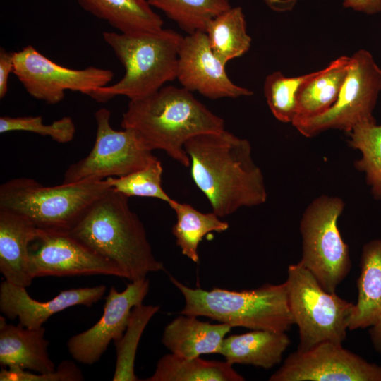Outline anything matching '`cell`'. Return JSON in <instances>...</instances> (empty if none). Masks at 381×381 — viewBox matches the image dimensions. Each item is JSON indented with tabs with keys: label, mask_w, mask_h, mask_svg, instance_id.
Instances as JSON below:
<instances>
[{
	"label": "cell",
	"mask_w": 381,
	"mask_h": 381,
	"mask_svg": "<svg viewBox=\"0 0 381 381\" xmlns=\"http://www.w3.org/2000/svg\"><path fill=\"white\" fill-rule=\"evenodd\" d=\"M159 309V306L143 303L133 308L124 333L119 340L114 342L116 360L112 380H139L134 370L137 348L146 325Z\"/></svg>",
	"instance_id": "cell-29"
},
{
	"label": "cell",
	"mask_w": 381,
	"mask_h": 381,
	"mask_svg": "<svg viewBox=\"0 0 381 381\" xmlns=\"http://www.w3.org/2000/svg\"><path fill=\"white\" fill-rule=\"evenodd\" d=\"M380 92L381 68L368 50L360 49L350 57L347 75L333 105L321 114L295 119L291 123L307 138L329 129L349 133L358 123L374 118Z\"/></svg>",
	"instance_id": "cell-9"
},
{
	"label": "cell",
	"mask_w": 381,
	"mask_h": 381,
	"mask_svg": "<svg viewBox=\"0 0 381 381\" xmlns=\"http://www.w3.org/2000/svg\"><path fill=\"white\" fill-rule=\"evenodd\" d=\"M349 64L350 57L343 56L314 71L299 91L294 120L315 116L329 109L339 96Z\"/></svg>",
	"instance_id": "cell-23"
},
{
	"label": "cell",
	"mask_w": 381,
	"mask_h": 381,
	"mask_svg": "<svg viewBox=\"0 0 381 381\" xmlns=\"http://www.w3.org/2000/svg\"><path fill=\"white\" fill-rule=\"evenodd\" d=\"M290 1H293V0H289Z\"/></svg>",
	"instance_id": "cell-37"
},
{
	"label": "cell",
	"mask_w": 381,
	"mask_h": 381,
	"mask_svg": "<svg viewBox=\"0 0 381 381\" xmlns=\"http://www.w3.org/2000/svg\"><path fill=\"white\" fill-rule=\"evenodd\" d=\"M13 73L31 97L48 104L62 101L67 90L90 97L98 88L108 85L114 78V73L109 69L62 66L32 45L14 52Z\"/></svg>",
	"instance_id": "cell-11"
},
{
	"label": "cell",
	"mask_w": 381,
	"mask_h": 381,
	"mask_svg": "<svg viewBox=\"0 0 381 381\" xmlns=\"http://www.w3.org/2000/svg\"><path fill=\"white\" fill-rule=\"evenodd\" d=\"M69 234L116 265L131 282L163 270L128 197L113 188L92 204Z\"/></svg>",
	"instance_id": "cell-3"
},
{
	"label": "cell",
	"mask_w": 381,
	"mask_h": 381,
	"mask_svg": "<svg viewBox=\"0 0 381 381\" xmlns=\"http://www.w3.org/2000/svg\"><path fill=\"white\" fill-rule=\"evenodd\" d=\"M313 73L287 77L280 71H275L266 77L264 95L271 112L277 120L283 123L292 122L296 116L299 91Z\"/></svg>",
	"instance_id": "cell-30"
},
{
	"label": "cell",
	"mask_w": 381,
	"mask_h": 381,
	"mask_svg": "<svg viewBox=\"0 0 381 381\" xmlns=\"http://www.w3.org/2000/svg\"><path fill=\"white\" fill-rule=\"evenodd\" d=\"M106 291L104 285L64 290L47 301L32 298L26 287L3 281L0 285V310L11 320L18 318L28 328H39L53 315L75 306H91Z\"/></svg>",
	"instance_id": "cell-16"
},
{
	"label": "cell",
	"mask_w": 381,
	"mask_h": 381,
	"mask_svg": "<svg viewBox=\"0 0 381 381\" xmlns=\"http://www.w3.org/2000/svg\"><path fill=\"white\" fill-rule=\"evenodd\" d=\"M369 327L372 344L375 351L381 356V315Z\"/></svg>",
	"instance_id": "cell-36"
},
{
	"label": "cell",
	"mask_w": 381,
	"mask_h": 381,
	"mask_svg": "<svg viewBox=\"0 0 381 381\" xmlns=\"http://www.w3.org/2000/svg\"><path fill=\"white\" fill-rule=\"evenodd\" d=\"M188 34L205 32L214 18L231 7L229 0H147Z\"/></svg>",
	"instance_id": "cell-28"
},
{
	"label": "cell",
	"mask_w": 381,
	"mask_h": 381,
	"mask_svg": "<svg viewBox=\"0 0 381 381\" xmlns=\"http://www.w3.org/2000/svg\"><path fill=\"white\" fill-rule=\"evenodd\" d=\"M149 289L150 281L146 277L131 282L122 291L112 286L97 322L68 339L67 348L73 358L85 365L98 362L110 342L122 337L133 308L143 303Z\"/></svg>",
	"instance_id": "cell-14"
},
{
	"label": "cell",
	"mask_w": 381,
	"mask_h": 381,
	"mask_svg": "<svg viewBox=\"0 0 381 381\" xmlns=\"http://www.w3.org/2000/svg\"><path fill=\"white\" fill-rule=\"evenodd\" d=\"M294 324L298 327V351L325 341L342 344L353 303L326 291L299 262L290 265L285 282Z\"/></svg>",
	"instance_id": "cell-7"
},
{
	"label": "cell",
	"mask_w": 381,
	"mask_h": 381,
	"mask_svg": "<svg viewBox=\"0 0 381 381\" xmlns=\"http://www.w3.org/2000/svg\"><path fill=\"white\" fill-rule=\"evenodd\" d=\"M345 8L368 15H374L381 12V0H344Z\"/></svg>",
	"instance_id": "cell-35"
},
{
	"label": "cell",
	"mask_w": 381,
	"mask_h": 381,
	"mask_svg": "<svg viewBox=\"0 0 381 381\" xmlns=\"http://www.w3.org/2000/svg\"><path fill=\"white\" fill-rule=\"evenodd\" d=\"M344 206L339 197L320 195L306 207L300 222L302 257L299 262L330 293H335L351 267L349 246L337 226Z\"/></svg>",
	"instance_id": "cell-8"
},
{
	"label": "cell",
	"mask_w": 381,
	"mask_h": 381,
	"mask_svg": "<svg viewBox=\"0 0 381 381\" xmlns=\"http://www.w3.org/2000/svg\"><path fill=\"white\" fill-rule=\"evenodd\" d=\"M232 364L198 357L186 358L174 353L158 361L154 373L145 381H243Z\"/></svg>",
	"instance_id": "cell-24"
},
{
	"label": "cell",
	"mask_w": 381,
	"mask_h": 381,
	"mask_svg": "<svg viewBox=\"0 0 381 381\" xmlns=\"http://www.w3.org/2000/svg\"><path fill=\"white\" fill-rule=\"evenodd\" d=\"M214 55L226 66L231 60L246 53L251 44L241 7H231L214 18L205 32Z\"/></svg>",
	"instance_id": "cell-26"
},
{
	"label": "cell",
	"mask_w": 381,
	"mask_h": 381,
	"mask_svg": "<svg viewBox=\"0 0 381 381\" xmlns=\"http://www.w3.org/2000/svg\"><path fill=\"white\" fill-rule=\"evenodd\" d=\"M176 78L185 89L210 99L238 98L253 95L234 83L225 65L212 51L205 32L188 34L182 40L178 58Z\"/></svg>",
	"instance_id": "cell-15"
},
{
	"label": "cell",
	"mask_w": 381,
	"mask_h": 381,
	"mask_svg": "<svg viewBox=\"0 0 381 381\" xmlns=\"http://www.w3.org/2000/svg\"><path fill=\"white\" fill-rule=\"evenodd\" d=\"M184 148L193 181L219 217L266 202L264 176L248 140L224 130L195 135Z\"/></svg>",
	"instance_id": "cell-1"
},
{
	"label": "cell",
	"mask_w": 381,
	"mask_h": 381,
	"mask_svg": "<svg viewBox=\"0 0 381 381\" xmlns=\"http://www.w3.org/2000/svg\"><path fill=\"white\" fill-rule=\"evenodd\" d=\"M163 167L159 159L145 167L119 177H110L113 190L127 197H146L169 203L173 199L162 186Z\"/></svg>",
	"instance_id": "cell-31"
},
{
	"label": "cell",
	"mask_w": 381,
	"mask_h": 381,
	"mask_svg": "<svg viewBox=\"0 0 381 381\" xmlns=\"http://www.w3.org/2000/svg\"><path fill=\"white\" fill-rule=\"evenodd\" d=\"M290 339L286 332L253 329L224 338L219 354L234 364L269 369L279 363Z\"/></svg>",
	"instance_id": "cell-20"
},
{
	"label": "cell",
	"mask_w": 381,
	"mask_h": 381,
	"mask_svg": "<svg viewBox=\"0 0 381 381\" xmlns=\"http://www.w3.org/2000/svg\"><path fill=\"white\" fill-rule=\"evenodd\" d=\"M231 328L226 323L211 324L181 314L166 326L162 342L171 353L186 358L219 353L225 336Z\"/></svg>",
	"instance_id": "cell-19"
},
{
	"label": "cell",
	"mask_w": 381,
	"mask_h": 381,
	"mask_svg": "<svg viewBox=\"0 0 381 381\" xmlns=\"http://www.w3.org/2000/svg\"><path fill=\"white\" fill-rule=\"evenodd\" d=\"M96 138L90 153L66 170L62 183L119 177L143 169L158 159L147 150L134 131L114 130L111 112L100 108L95 113Z\"/></svg>",
	"instance_id": "cell-10"
},
{
	"label": "cell",
	"mask_w": 381,
	"mask_h": 381,
	"mask_svg": "<svg viewBox=\"0 0 381 381\" xmlns=\"http://www.w3.org/2000/svg\"><path fill=\"white\" fill-rule=\"evenodd\" d=\"M360 269L358 299L349 320L350 330L369 327L381 315V239L363 246Z\"/></svg>",
	"instance_id": "cell-21"
},
{
	"label": "cell",
	"mask_w": 381,
	"mask_h": 381,
	"mask_svg": "<svg viewBox=\"0 0 381 381\" xmlns=\"http://www.w3.org/2000/svg\"><path fill=\"white\" fill-rule=\"evenodd\" d=\"M45 329L8 324L0 317V364L3 368H20L37 373L54 370L48 352Z\"/></svg>",
	"instance_id": "cell-18"
},
{
	"label": "cell",
	"mask_w": 381,
	"mask_h": 381,
	"mask_svg": "<svg viewBox=\"0 0 381 381\" xmlns=\"http://www.w3.org/2000/svg\"><path fill=\"white\" fill-rule=\"evenodd\" d=\"M175 212L176 222L172 226V234L183 255L194 262L199 261L198 245L209 233H221L229 228L226 222L221 220L214 212L204 213L191 205L172 200L168 204Z\"/></svg>",
	"instance_id": "cell-25"
},
{
	"label": "cell",
	"mask_w": 381,
	"mask_h": 381,
	"mask_svg": "<svg viewBox=\"0 0 381 381\" xmlns=\"http://www.w3.org/2000/svg\"><path fill=\"white\" fill-rule=\"evenodd\" d=\"M37 232L25 217L0 209V272L6 282L26 288L32 284L29 247Z\"/></svg>",
	"instance_id": "cell-17"
},
{
	"label": "cell",
	"mask_w": 381,
	"mask_h": 381,
	"mask_svg": "<svg viewBox=\"0 0 381 381\" xmlns=\"http://www.w3.org/2000/svg\"><path fill=\"white\" fill-rule=\"evenodd\" d=\"M32 277L109 275L124 278L111 261L69 233L38 229L29 247Z\"/></svg>",
	"instance_id": "cell-13"
},
{
	"label": "cell",
	"mask_w": 381,
	"mask_h": 381,
	"mask_svg": "<svg viewBox=\"0 0 381 381\" xmlns=\"http://www.w3.org/2000/svg\"><path fill=\"white\" fill-rule=\"evenodd\" d=\"M191 92L167 85L146 97L130 100L121 126L134 131L147 150H162L188 167L186 141L200 134L225 130L224 119Z\"/></svg>",
	"instance_id": "cell-2"
},
{
	"label": "cell",
	"mask_w": 381,
	"mask_h": 381,
	"mask_svg": "<svg viewBox=\"0 0 381 381\" xmlns=\"http://www.w3.org/2000/svg\"><path fill=\"white\" fill-rule=\"evenodd\" d=\"M12 131L30 132L49 136L60 143H66L73 140L75 126L69 116H64L50 124H44L41 116H1L0 133Z\"/></svg>",
	"instance_id": "cell-32"
},
{
	"label": "cell",
	"mask_w": 381,
	"mask_h": 381,
	"mask_svg": "<svg viewBox=\"0 0 381 381\" xmlns=\"http://www.w3.org/2000/svg\"><path fill=\"white\" fill-rule=\"evenodd\" d=\"M85 11L106 20L121 33L160 30L164 22L147 0H76Z\"/></svg>",
	"instance_id": "cell-22"
},
{
	"label": "cell",
	"mask_w": 381,
	"mask_h": 381,
	"mask_svg": "<svg viewBox=\"0 0 381 381\" xmlns=\"http://www.w3.org/2000/svg\"><path fill=\"white\" fill-rule=\"evenodd\" d=\"M170 280L185 299L181 314L207 317L231 327L274 332H286L294 324L285 282L236 291L193 289L172 276Z\"/></svg>",
	"instance_id": "cell-5"
},
{
	"label": "cell",
	"mask_w": 381,
	"mask_h": 381,
	"mask_svg": "<svg viewBox=\"0 0 381 381\" xmlns=\"http://www.w3.org/2000/svg\"><path fill=\"white\" fill-rule=\"evenodd\" d=\"M82 371L76 364L68 360L63 361L53 371L37 373L20 368H2L1 381H81Z\"/></svg>",
	"instance_id": "cell-33"
},
{
	"label": "cell",
	"mask_w": 381,
	"mask_h": 381,
	"mask_svg": "<svg viewBox=\"0 0 381 381\" xmlns=\"http://www.w3.org/2000/svg\"><path fill=\"white\" fill-rule=\"evenodd\" d=\"M111 189L110 177L55 186L16 178L0 186V209L25 217L39 229L69 233L92 204Z\"/></svg>",
	"instance_id": "cell-6"
},
{
	"label": "cell",
	"mask_w": 381,
	"mask_h": 381,
	"mask_svg": "<svg viewBox=\"0 0 381 381\" xmlns=\"http://www.w3.org/2000/svg\"><path fill=\"white\" fill-rule=\"evenodd\" d=\"M270 381H381V365L344 349L342 344L320 343L291 353Z\"/></svg>",
	"instance_id": "cell-12"
},
{
	"label": "cell",
	"mask_w": 381,
	"mask_h": 381,
	"mask_svg": "<svg viewBox=\"0 0 381 381\" xmlns=\"http://www.w3.org/2000/svg\"><path fill=\"white\" fill-rule=\"evenodd\" d=\"M104 42L123 66V77L96 90L99 102L117 96L129 100L146 97L176 78L179 48L183 37L171 29L130 34L104 32Z\"/></svg>",
	"instance_id": "cell-4"
},
{
	"label": "cell",
	"mask_w": 381,
	"mask_h": 381,
	"mask_svg": "<svg viewBox=\"0 0 381 381\" xmlns=\"http://www.w3.org/2000/svg\"><path fill=\"white\" fill-rule=\"evenodd\" d=\"M14 52L0 49V99H3L8 91L9 75L13 71Z\"/></svg>",
	"instance_id": "cell-34"
},
{
	"label": "cell",
	"mask_w": 381,
	"mask_h": 381,
	"mask_svg": "<svg viewBox=\"0 0 381 381\" xmlns=\"http://www.w3.org/2000/svg\"><path fill=\"white\" fill-rule=\"evenodd\" d=\"M348 133L349 145L361 154L354 166L365 174L373 198L381 200V124L375 118L367 119Z\"/></svg>",
	"instance_id": "cell-27"
}]
</instances>
